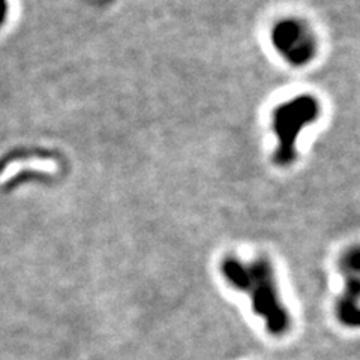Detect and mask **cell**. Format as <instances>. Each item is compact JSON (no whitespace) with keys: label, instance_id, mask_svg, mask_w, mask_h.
<instances>
[{"label":"cell","instance_id":"cell-1","mask_svg":"<svg viewBox=\"0 0 360 360\" xmlns=\"http://www.w3.org/2000/svg\"><path fill=\"white\" fill-rule=\"evenodd\" d=\"M222 274L233 288L251 296L252 309L263 319L270 335L283 336L290 330V314L279 297L274 270L266 260L245 267L238 260L229 258L222 263Z\"/></svg>","mask_w":360,"mask_h":360},{"label":"cell","instance_id":"cell-2","mask_svg":"<svg viewBox=\"0 0 360 360\" xmlns=\"http://www.w3.org/2000/svg\"><path fill=\"white\" fill-rule=\"evenodd\" d=\"M345 270L350 276L345 295L338 303V317L341 323L350 328H356L359 323V263L357 254H352V262H345Z\"/></svg>","mask_w":360,"mask_h":360},{"label":"cell","instance_id":"cell-3","mask_svg":"<svg viewBox=\"0 0 360 360\" xmlns=\"http://www.w3.org/2000/svg\"><path fill=\"white\" fill-rule=\"evenodd\" d=\"M5 14H6V5H5V0H0V25H2V22H4Z\"/></svg>","mask_w":360,"mask_h":360}]
</instances>
